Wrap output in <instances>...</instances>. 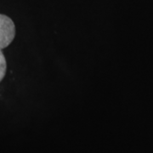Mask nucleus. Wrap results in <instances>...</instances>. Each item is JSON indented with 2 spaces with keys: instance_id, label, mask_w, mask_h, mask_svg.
Wrapping results in <instances>:
<instances>
[{
  "instance_id": "f257e3e1",
  "label": "nucleus",
  "mask_w": 153,
  "mask_h": 153,
  "mask_svg": "<svg viewBox=\"0 0 153 153\" xmlns=\"http://www.w3.org/2000/svg\"><path fill=\"white\" fill-rule=\"evenodd\" d=\"M16 36L15 23L10 18L0 14V49L8 47Z\"/></svg>"
},
{
  "instance_id": "f03ea898",
  "label": "nucleus",
  "mask_w": 153,
  "mask_h": 153,
  "mask_svg": "<svg viewBox=\"0 0 153 153\" xmlns=\"http://www.w3.org/2000/svg\"><path fill=\"white\" fill-rule=\"evenodd\" d=\"M7 71V62L4 55L2 52V49H0V82L4 79Z\"/></svg>"
}]
</instances>
